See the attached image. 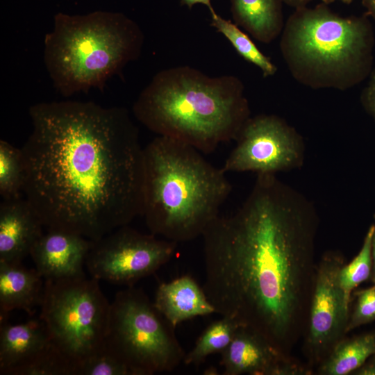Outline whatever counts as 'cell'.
I'll return each mask as SVG.
<instances>
[{
  "instance_id": "cell-9",
  "label": "cell",
  "mask_w": 375,
  "mask_h": 375,
  "mask_svg": "<svg viewBox=\"0 0 375 375\" xmlns=\"http://www.w3.org/2000/svg\"><path fill=\"white\" fill-rule=\"evenodd\" d=\"M177 244L126 225L92 240L85 265L90 276L99 281L133 286L168 262Z\"/></svg>"
},
{
  "instance_id": "cell-29",
  "label": "cell",
  "mask_w": 375,
  "mask_h": 375,
  "mask_svg": "<svg viewBox=\"0 0 375 375\" xmlns=\"http://www.w3.org/2000/svg\"><path fill=\"white\" fill-rule=\"evenodd\" d=\"M362 4L366 10L365 15L375 21V0H362Z\"/></svg>"
},
{
  "instance_id": "cell-27",
  "label": "cell",
  "mask_w": 375,
  "mask_h": 375,
  "mask_svg": "<svg viewBox=\"0 0 375 375\" xmlns=\"http://www.w3.org/2000/svg\"><path fill=\"white\" fill-rule=\"evenodd\" d=\"M199 3L206 6L210 10V14L215 12L211 4V0H181V4L188 6L189 9H191L195 4Z\"/></svg>"
},
{
  "instance_id": "cell-1",
  "label": "cell",
  "mask_w": 375,
  "mask_h": 375,
  "mask_svg": "<svg viewBox=\"0 0 375 375\" xmlns=\"http://www.w3.org/2000/svg\"><path fill=\"white\" fill-rule=\"evenodd\" d=\"M317 216L275 174H257L240 206L202 235L203 289L215 313L264 336L286 355L313 280Z\"/></svg>"
},
{
  "instance_id": "cell-8",
  "label": "cell",
  "mask_w": 375,
  "mask_h": 375,
  "mask_svg": "<svg viewBox=\"0 0 375 375\" xmlns=\"http://www.w3.org/2000/svg\"><path fill=\"white\" fill-rule=\"evenodd\" d=\"M99 281L85 274L45 280L39 318L57 351L73 368L103 345L110 303Z\"/></svg>"
},
{
  "instance_id": "cell-33",
  "label": "cell",
  "mask_w": 375,
  "mask_h": 375,
  "mask_svg": "<svg viewBox=\"0 0 375 375\" xmlns=\"http://www.w3.org/2000/svg\"><path fill=\"white\" fill-rule=\"evenodd\" d=\"M217 371L215 368L210 367L204 372V374L214 375L217 374Z\"/></svg>"
},
{
  "instance_id": "cell-20",
  "label": "cell",
  "mask_w": 375,
  "mask_h": 375,
  "mask_svg": "<svg viewBox=\"0 0 375 375\" xmlns=\"http://www.w3.org/2000/svg\"><path fill=\"white\" fill-rule=\"evenodd\" d=\"M210 26L223 35L237 53L247 61L258 67L265 78L274 76L278 69L271 59L264 55L250 38L235 23L226 20L216 12L210 14Z\"/></svg>"
},
{
  "instance_id": "cell-22",
  "label": "cell",
  "mask_w": 375,
  "mask_h": 375,
  "mask_svg": "<svg viewBox=\"0 0 375 375\" xmlns=\"http://www.w3.org/2000/svg\"><path fill=\"white\" fill-rule=\"evenodd\" d=\"M24 165L21 149L0 140V194L3 200L24 197Z\"/></svg>"
},
{
  "instance_id": "cell-31",
  "label": "cell",
  "mask_w": 375,
  "mask_h": 375,
  "mask_svg": "<svg viewBox=\"0 0 375 375\" xmlns=\"http://www.w3.org/2000/svg\"><path fill=\"white\" fill-rule=\"evenodd\" d=\"M372 239V273L375 276V224Z\"/></svg>"
},
{
  "instance_id": "cell-26",
  "label": "cell",
  "mask_w": 375,
  "mask_h": 375,
  "mask_svg": "<svg viewBox=\"0 0 375 375\" xmlns=\"http://www.w3.org/2000/svg\"><path fill=\"white\" fill-rule=\"evenodd\" d=\"M360 101L365 110L375 121V67L369 74V79L362 92Z\"/></svg>"
},
{
  "instance_id": "cell-12",
  "label": "cell",
  "mask_w": 375,
  "mask_h": 375,
  "mask_svg": "<svg viewBox=\"0 0 375 375\" xmlns=\"http://www.w3.org/2000/svg\"><path fill=\"white\" fill-rule=\"evenodd\" d=\"M70 367L57 351L38 317L11 324L0 322L1 375H69Z\"/></svg>"
},
{
  "instance_id": "cell-7",
  "label": "cell",
  "mask_w": 375,
  "mask_h": 375,
  "mask_svg": "<svg viewBox=\"0 0 375 375\" xmlns=\"http://www.w3.org/2000/svg\"><path fill=\"white\" fill-rule=\"evenodd\" d=\"M174 329L142 289L129 286L110 303L105 343L132 375L171 372L185 356Z\"/></svg>"
},
{
  "instance_id": "cell-24",
  "label": "cell",
  "mask_w": 375,
  "mask_h": 375,
  "mask_svg": "<svg viewBox=\"0 0 375 375\" xmlns=\"http://www.w3.org/2000/svg\"><path fill=\"white\" fill-rule=\"evenodd\" d=\"M75 375H132L127 365L104 342L100 349L84 359Z\"/></svg>"
},
{
  "instance_id": "cell-30",
  "label": "cell",
  "mask_w": 375,
  "mask_h": 375,
  "mask_svg": "<svg viewBox=\"0 0 375 375\" xmlns=\"http://www.w3.org/2000/svg\"><path fill=\"white\" fill-rule=\"evenodd\" d=\"M312 0H281V1L294 9L307 6Z\"/></svg>"
},
{
  "instance_id": "cell-32",
  "label": "cell",
  "mask_w": 375,
  "mask_h": 375,
  "mask_svg": "<svg viewBox=\"0 0 375 375\" xmlns=\"http://www.w3.org/2000/svg\"><path fill=\"white\" fill-rule=\"evenodd\" d=\"M323 3H325L326 5L329 4V3H331L334 1H335L336 0H320ZM341 1L342 3H346V4H350L354 0H340Z\"/></svg>"
},
{
  "instance_id": "cell-5",
  "label": "cell",
  "mask_w": 375,
  "mask_h": 375,
  "mask_svg": "<svg viewBox=\"0 0 375 375\" xmlns=\"http://www.w3.org/2000/svg\"><path fill=\"white\" fill-rule=\"evenodd\" d=\"M374 45L367 16L342 17L323 3L295 9L280 41L283 58L298 83L315 90L341 91L369 75Z\"/></svg>"
},
{
  "instance_id": "cell-23",
  "label": "cell",
  "mask_w": 375,
  "mask_h": 375,
  "mask_svg": "<svg viewBox=\"0 0 375 375\" xmlns=\"http://www.w3.org/2000/svg\"><path fill=\"white\" fill-rule=\"evenodd\" d=\"M374 225L372 224L366 235L358 255L340 269L339 280L346 305L349 307L351 293L354 288L366 281L372 272V239Z\"/></svg>"
},
{
  "instance_id": "cell-17",
  "label": "cell",
  "mask_w": 375,
  "mask_h": 375,
  "mask_svg": "<svg viewBox=\"0 0 375 375\" xmlns=\"http://www.w3.org/2000/svg\"><path fill=\"white\" fill-rule=\"evenodd\" d=\"M45 280L35 269L22 262H0V322L8 320L13 310L29 315L42 303Z\"/></svg>"
},
{
  "instance_id": "cell-21",
  "label": "cell",
  "mask_w": 375,
  "mask_h": 375,
  "mask_svg": "<svg viewBox=\"0 0 375 375\" xmlns=\"http://www.w3.org/2000/svg\"><path fill=\"white\" fill-rule=\"evenodd\" d=\"M239 326L235 321L226 317L212 322L199 337L194 347L185 353L183 362L198 366L208 356L221 353L231 342Z\"/></svg>"
},
{
  "instance_id": "cell-3",
  "label": "cell",
  "mask_w": 375,
  "mask_h": 375,
  "mask_svg": "<svg viewBox=\"0 0 375 375\" xmlns=\"http://www.w3.org/2000/svg\"><path fill=\"white\" fill-rule=\"evenodd\" d=\"M136 119L158 135L178 140L202 153L236 140L250 118L242 81L211 77L183 65L162 69L139 94Z\"/></svg>"
},
{
  "instance_id": "cell-25",
  "label": "cell",
  "mask_w": 375,
  "mask_h": 375,
  "mask_svg": "<svg viewBox=\"0 0 375 375\" xmlns=\"http://www.w3.org/2000/svg\"><path fill=\"white\" fill-rule=\"evenodd\" d=\"M375 319V285L358 293L356 308L349 319L345 333Z\"/></svg>"
},
{
  "instance_id": "cell-2",
  "label": "cell",
  "mask_w": 375,
  "mask_h": 375,
  "mask_svg": "<svg viewBox=\"0 0 375 375\" xmlns=\"http://www.w3.org/2000/svg\"><path fill=\"white\" fill-rule=\"evenodd\" d=\"M29 115L23 193L45 227L97 240L142 215L144 147L126 108L67 100Z\"/></svg>"
},
{
  "instance_id": "cell-18",
  "label": "cell",
  "mask_w": 375,
  "mask_h": 375,
  "mask_svg": "<svg viewBox=\"0 0 375 375\" xmlns=\"http://www.w3.org/2000/svg\"><path fill=\"white\" fill-rule=\"evenodd\" d=\"M281 0H231L235 24L258 41L268 44L278 38L285 23Z\"/></svg>"
},
{
  "instance_id": "cell-6",
  "label": "cell",
  "mask_w": 375,
  "mask_h": 375,
  "mask_svg": "<svg viewBox=\"0 0 375 375\" xmlns=\"http://www.w3.org/2000/svg\"><path fill=\"white\" fill-rule=\"evenodd\" d=\"M44 43V62L53 86L69 97L92 88L103 91L110 78L138 58L144 34L120 12H58Z\"/></svg>"
},
{
  "instance_id": "cell-4",
  "label": "cell",
  "mask_w": 375,
  "mask_h": 375,
  "mask_svg": "<svg viewBox=\"0 0 375 375\" xmlns=\"http://www.w3.org/2000/svg\"><path fill=\"white\" fill-rule=\"evenodd\" d=\"M192 146L158 135L144 147L142 215L150 233L176 243L202 236L232 186L226 173Z\"/></svg>"
},
{
  "instance_id": "cell-13",
  "label": "cell",
  "mask_w": 375,
  "mask_h": 375,
  "mask_svg": "<svg viewBox=\"0 0 375 375\" xmlns=\"http://www.w3.org/2000/svg\"><path fill=\"white\" fill-rule=\"evenodd\" d=\"M220 353L225 375L304 374L264 336L245 326H238L231 342Z\"/></svg>"
},
{
  "instance_id": "cell-28",
  "label": "cell",
  "mask_w": 375,
  "mask_h": 375,
  "mask_svg": "<svg viewBox=\"0 0 375 375\" xmlns=\"http://www.w3.org/2000/svg\"><path fill=\"white\" fill-rule=\"evenodd\" d=\"M353 374L356 375H375V361L363 364Z\"/></svg>"
},
{
  "instance_id": "cell-15",
  "label": "cell",
  "mask_w": 375,
  "mask_h": 375,
  "mask_svg": "<svg viewBox=\"0 0 375 375\" xmlns=\"http://www.w3.org/2000/svg\"><path fill=\"white\" fill-rule=\"evenodd\" d=\"M39 215L24 197L0 204V262H22L43 234Z\"/></svg>"
},
{
  "instance_id": "cell-11",
  "label": "cell",
  "mask_w": 375,
  "mask_h": 375,
  "mask_svg": "<svg viewBox=\"0 0 375 375\" xmlns=\"http://www.w3.org/2000/svg\"><path fill=\"white\" fill-rule=\"evenodd\" d=\"M344 265L342 256L324 255L315 272L310 301L307 343L312 356L319 358L335 346L349 320L340 285V272Z\"/></svg>"
},
{
  "instance_id": "cell-16",
  "label": "cell",
  "mask_w": 375,
  "mask_h": 375,
  "mask_svg": "<svg viewBox=\"0 0 375 375\" xmlns=\"http://www.w3.org/2000/svg\"><path fill=\"white\" fill-rule=\"evenodd\" d=\"M153 304L175 328L184 321L215 313L203 288L188 275L160 283Z\"/></svg>"
},
{
  "instance_id": "cell-10",
  "label": "cell",
  "mask_w": 375,
  "mask_h": 375,
  "mask_svg": "<svg viewBox=\"0 0 375 375\" xmlns=\"http://www.w3.org/2000/svg\"><path fill=\"white\" fill-rule=\"evenodd\" d=\"M235 140V147L222 167L226 173L275 174L299 165L301 160L299 135L274 115L250 117Z\"/></svg>"
},
{
  "instance_id": "cell-34",
  "label": "cell",
  "mask_w": 375,
  "mask_h": 375,
  "mask_svg": "<svg viewBox=\"0 0 375 375\" xmlns=\"http://www.w3.org/2000/svg\"><path fill=\"white\" fill-rule=\"evenodd\" d=\"M372 281H373V282H374V283L375 285V276H372Z\"/></svg>"
},
{
  "instance_id": "cell-14",
  "label": "cell",
  "mask_w": 375,
  "mask_h": 375,
  "mask_svg": "<svg viewBox=\"0 0 375 375\" xmlns=\"http://www.w3.org/2000/svg\"><path fill=\"white\" fill-rule=\"evenodd\" d=\"M92 240L81 235L47 228L33 247L30 256L44 280L85 275L83 265Z\"/></svg>"
},
{
  "instance_id": "cell-19",
  "label": "cell",
  "mask_w": 375,
  "mask_h": 375,
  "mask_svg": "<svg viewBox=\"0 0 375 375\" xmlns=\"http://www.w3.org/2000/svg\"><path fill=\"white\" fill-rule=\"evenodd\" d=\"M375 354V333L365 334L338 342L320 367L326 375L351 374Z\"/></svg>"
}]
</instances>
